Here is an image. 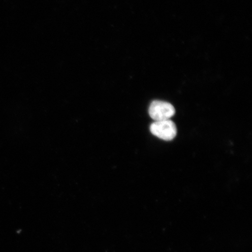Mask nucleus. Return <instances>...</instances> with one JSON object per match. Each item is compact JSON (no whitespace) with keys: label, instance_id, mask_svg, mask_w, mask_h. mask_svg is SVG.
Segmentation results:
<instances>
[{"label":"nucleus","instance_id":"1","mask_svg":"<svg viewBox=\"0 0 252 252\" xmlns=\"http://www.w3.org/2000/svg\"><path fill=\"white\" fill-rule=\"evenodd\" d=\"M150 131L155 136L163 140L171 141L177 134V128L171 120L157 121L150 126Z\"/></svg>","mask_w":252,"mask_h":252},{"label":"nucleus","instance_id":"2","mask_svg":"<svg viewBox=\"0 0 252 252\" xmlns=\"http://www.w3.org/2000/svg\"><path fill=\"white\" fill-rule=\"evenodd\" d=\"M149 112L150 117L157 122L169 120L175 115V109L171 103L154 100L151 103Z\"/></svg>","mask_w":252,"mask_h":252}]
</instances>
